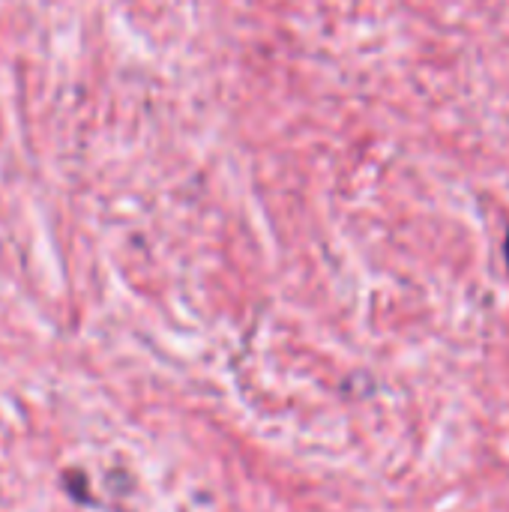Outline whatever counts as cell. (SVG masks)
<instances>
[{
  "label": "cell",
  "mask_w": 509,
  "mask_h": 512,
  "mask_svg": "<svg viewBox=\"0 0 509 512\" xmlns=\"http://www.w3.org/2000/svg\"><path fill=\"white\" fill-rule=\"evenodd\" d=\"M507 264H509V237H507Z\"/></svg>",
  "instance_id": "cell-1"
}]
</instances>
